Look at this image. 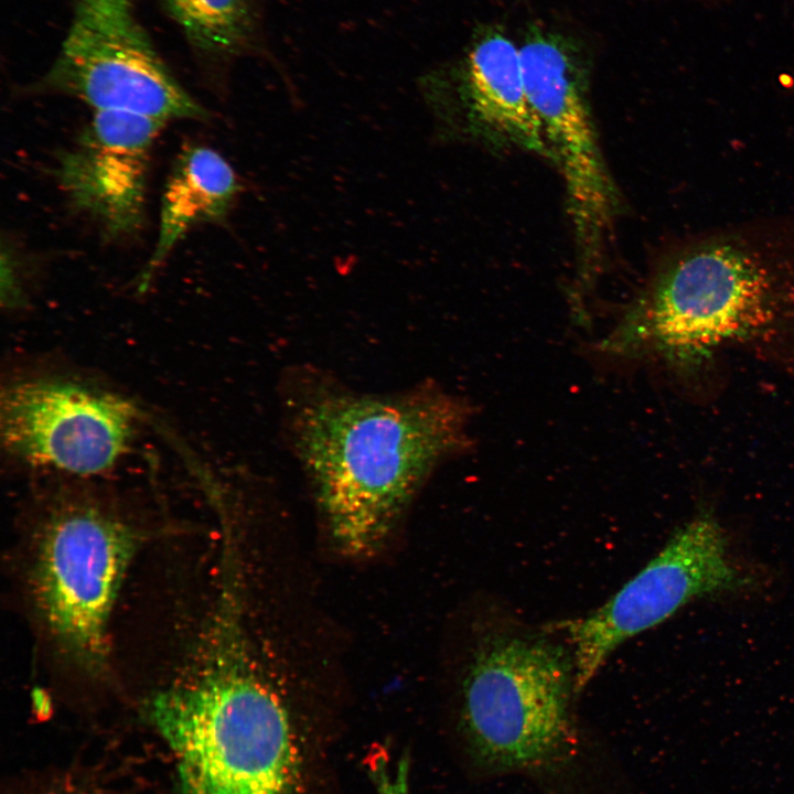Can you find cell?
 I'll list each match as a JSON object with an SVG mask.
<instances>
[{
	"label": "cell",
	"instance_id": "obj_8",
	"mask_svg": "<svg viewBox=\"0 0 794 794\" xmlns=\"http://www.w3.org/2000/svg\"><path fill=\"white\" fill-rule=\"evenodd\" d=\"M137 412L126 399L60 378H31L3 388L1 439L25 463L77 475L112 468L129 447Z\"/></svg>",
	"mask_w": 794,
	"mask_h": 794
},
{
	"label": "cell",
	"instance_id": "obj_1",
	"mask_svg": "<svg viewBox=\"0 0 794 794\" xmlns=\"http://www.w3.org/2000/svg\"><path fill=\"white\" fill-rule=\"evenodd\" d=\"M471 406L437 388L324 394L296 417L297 448L341 554L377 551L423 482L465 450Z\"/></svg>",
	"mask_w": 794,
	"mask_h": 794
},
{
	"label": "cell",
	"instance_id": "obj_13",
	"mask_svg": "<svg viewBox=\"0 0 794 794\" xmlns=\"http://www.w3.org/2000/svg\"><path fill=\"white\" fill-rule=\"evenodd\" d=\"M193 51L205 60L244 52L255 31L253 0H160Z\"/></svg>",
	"mask_w": 794,
	"mask_h": 794
},
{
	"label": "cell",
	"instance_id": "obj_15",
	"mask_svg": "<svg viewBox=\"0 0 794 794\" xmlns=\"http://www.w3.org/2000/svg\"><path fill=\"white\" fill-rule=\"evenodd\" d=\"M19 254L10 240L2 239L1 245V297L9 307L21 299Z\"/></svg>",
	"mask_w": 794,
	"mask_h": 794
},
{
	"label": "cell",
	"instance_id": "obj_12",
	"mask_svg": "<svg viewBox=\"0 0 794 794\" xmlns=\"http://www.w3.org/2000/svg\"><path fill=\"white\" fill-rule=\"evenodd\" d=\"M240 191L237 174L216 150L201 144L182 149L162 193L158 237L140 273L139 289L149 286L190 230L202 225L223 224Z\"/></svg>",
	"mask_w": 794,
	"mask_h": 794
},
{
	"label": "cell",
	"instance_id": "obj_10",
	"mask_svg": "<svg viewBox=\"0 0 794 794\" xmlns=\"http://www.w3.org/2000/svg\"><path fill=\"white\" fill-rule=\"evenodd\" d=\"M519 52L526 93L549 159L562 173L576 229L591 242L608 224L615 193L582 88L569 57L555 42L536 37Z\"/></svg>",
	"mask_w": 794,
	"mask_h": 794
},
{
	"label": "cell",
	"instance_id": "obj_3",
	"mask_svg": "<svg viewBox=\"0 0 794 794\" xmlns=\"http://www.w3.org/2000/svg\"><path fill=\"white\" fill-rule=\"evenodd\" d=\"M227 587L200 672L155 694L148 712L185 794H299L301 757L286 705L253 659Z\"/></svg>",
	"mask_w": 794,
	"mask_h": 794
},
{
	"label": "cell",
	"instance_id": "obj_2",
	"mask_svg": "<svg viewBox=\"0 0 794 794\" xmlns=\"http://www.w3.org/2000/svg\"><path fill=\"white\" fill-rule=\"evenodd\" d=\"M631 329L677 364L732 350L794 371V216L698 234L657 276Z\"/></svg>",
	"mask_w": 794,
	"mask_h": 794
},
{
	"label": "cell",
	"instance_id": "obj_4",
	"mask_svg": "<svg viewBox=\"0 0 794 794\" xmlns=\"http://www.w3.org/2000/svg\"><path fill=\"white\" fill-rule=\"evenodd\" d=\"M572 656L545 639L491 634L462 682L461 723L472 755L493 771L546 765L569 741Z\"/></svg>",
	"mask_w": 794,
	"mask_h": 794
},
{
	"label": "cell",
	"instance_id": "obj_7",
	"mask_svg": "<svg viewBox=\"0 0 794 794\" xmlns=\"http://www.w3.org/2000/svg\"><path fill=\"white\" fill-rule=\"evenodd\" d=\"M752 583V575L730 552L726 529L712 512L701 509L604 604L558 625L572 646L575 693L623 642L664 622L689 601Z\"/></svg>",
	"mask_w": 794,
	"mask_h": 794
},
{
	"label": "cell",
	"instance_id": "obj_14",
	"mask_svg": "<svg viewBox=\"0 0 794 794\" xmlns=\"http://www.w3.org/2000/svg\"><path fill=\"white\" fill-rule=\"evenodd\" d=\"M369 776L378 794L409 793V759L403 755L396 764H390L382 753L368 763Z\"/></svg>",
	"mask_w": 794,
	"mask_h": 794
},
{
	"label": "cell",
	"instance_id": "obj_6",
	"mask_svg": "<svg viewBox=\"0 0 794 794\" xmlns=\"http://www.w3.org/2000/svg\"><path fill=\"white\" fill-rule=\"evenodd\" d=\"M136 546L131 527L88 503L60 507L43 530L36 603L62 652L88 673L105 669L108 621Z\"/></svg>",
	"mask_w": 794,
	"mask_h": 794
},
{
	"label": "cell",
	"instance_id": "obj_11",
	"mask_svg": "<svg viewBox=\"0 0 794 794\" xmlns=\"http://www.w3.org/2000/svg\"><path fill=\"white\" fill-rule=\"evenodd\" d=\"M461 101L471 131L549 159L526 93L519 49L507 37L492 34L472 47L464 67Z\"/></svg>",
	"mask_w": 794,
	"mask_h": 794
},
{
	"label": "cell",
	"instance_id": "obj_9",
	"mask_svg": "<svg viewBox=\"0 0 794 794\" xmlns=\"http://www.w3.org/2000/svg\"><path fill=\"white\" fill-rule=\"evenodd\" d=\"M167 124L126 111H94L57 154L53 173L64 197L106 240L131 238L143 228L151 152Z\"/></svg>",
	"mask_w": 794,
	"mask_h": 794
},
{
	"label": "cell",
	"instance_id": "obj_5",
	"mask_svg": "<svg viewBox=\"0 0 794 794\" xmlns=\"http://www.w3.org/2000/svg\"><path fill=\"white\" fill-rule=\"evenodd\" d=\"M29 90L75 98L94 111H126L165 122L211 117L155 50L133 0H73L61 51Z\"/></svg>",
	"mask_w": 794,
	"mask_h": 794
}]
</instances>
